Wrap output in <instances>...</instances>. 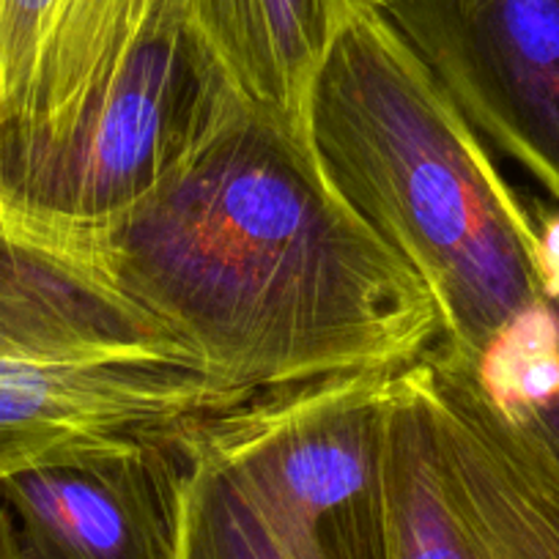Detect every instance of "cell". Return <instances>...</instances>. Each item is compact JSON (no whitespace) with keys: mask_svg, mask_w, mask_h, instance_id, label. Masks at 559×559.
Here are the masks:
<instances>
[{"mask_svg":"<svg viewBox=\"0 0 559 559\" xmlns=\"http://www.w3.org/2000/svg\"><path fill=\"white\" fill-rule=\"evenodd\" d=\"M559 308V305H557ZM521 426H530L532 431L537 433V437L543 439V442L548 444V448L554 450V455L559 459V395L554 397L548 406H543L540 412L532 414L530 419H524Z\"/></svg>","mask_w":559,"mask_h":559,"instance_id":"cell-14","label":"cell"},{"mask_svg":"<svg viewBox=\"0 0 559 559\" xmlns=\"http://www.w3.org/2000/svg\"><path fill=\"white\" fill-rule=\"evenodd\" d=\"M96 228L129 292L247 397L395 373L442 341L426 283L313 143L230 88L159 185Z\"/></svg>","mask_w":559,"mask_h":559,"instance_id":"cell-1","label":"cell"},{"mask_svg":"<svg viewBox=\"0 0 559 559\" xmlns=\"http://www.w3.org/2000/svg\"><path fill=\"white\" fill-rule=\"evenodd\" d=\"M386 0H190L187 28L245 105L310 138L316 80L343 31Z\"/></svg>","mask_w":559,"mask_h":559,"instance_id":"cell-10","label":"cell"},{"mask_svg":"<svg viewBox=\"0 0 559 559\" xmlns=\"http://www.w3.org/2000/svg\"><path fill=\"white\" fill-rule=\"evenodd\" d=\"M461 116L559 203V0H386Z\"/></svg>","mask_w":559,"mask_h":559,"instance_id":"cell-7","label":"cell"},{"mask_svg":"<svg viewBox=\"0 0 559 559\" xmlns=\"http://www.w3.org/2000/svg\"><path fill=\"white\" fill-rule=\"evenodd\" d=\"M252 401L195 359L0 352V480Z\"/></svg>","mask_w":559,"mask_h":559,"instance_id":"cell-6","label":"cell"},{"mask_svg":"<svg viewBox=\"0 0 559 559\" xmlns=\"http://www.w3.org/2000/svg\"><path fill=\"white\" fill-rule=\"evenodd\" d=\"M483 397L510 423H524L559 395V308L540 302L515 313L472 365Z\"/></svg>","mask_w":559,"mask_h":559,"instance_id":"cell-12","label":"cell"},{"mask_svg":"<svg viewBox=\"0 0 559 559\" xmlns=\"http://www.w3.org/2000/svg\"><path fill=\"white\" fill-rule=\"evenodd\" d=\"M185 428L3 477L20 559H181Z\"/></svg>","mask_w":559,"mask_h":559,"instance_id":"cell-8","label":"cell"},{"mask_svg":"<svg viewBox=\"0 0 559 559\" xmlns=\"http://www.w3.org/2000/svg\"><path fill=\"white\" fill-rule=\"evenodd\" d=\"M0 559H20L17 532H14L12 513H9L3 497H0Z\"/></svg>","mask_w":559,"mask_h":559,"instance_id":"cell-15","label":"cell"},{"mask_svg":"<svg viewBox=\"0 0 559 559\" xmlns=\"http://www.w3.org/2000/svg\"><path fill=\"white\" fill-rule=\"evenodd\" d=\"M181 3L0 0V154L67 138Z\"/></svg>","mask_w":559,"mask_h":559,"instance_id":"cell-9","label":"cell"},{"mask_svg":"<svg viewBox=\"0 0 559 559\" xmlns=\"http://www.w3.org/2000/svg\"><path fill=\"white\" fill-rule=\"evenodd\" d=\"M185 428L190 450L181 559H292L239 477Z\"/></svg>","mask_w":559,"mask_h":559,"instance_id":"cell-11","label":"cell"},{"mask_svg":"<svg viewBox=\"0 0 559 559\" xmlns=\"http://www.w3.org/2000/svg\"><path fill=\"white\" fill-rule=\"evenodd\" d=\"M390 376L263 392L192 426L195 442L250 491L292 559H386L379 406Z\"/></svg>","mask_w":559,"mask_h":559,"instance_id":"cell-4","label":"cell"},{"mask_svg":"<svg viewBox=\"0 0 559 559\" xmlns=\"http://www.w3.org/2000/svg\"><path fill=\"white\" fill-rule=\"evenodd\" d=\"M310 138L337 195L426 283L455 357L475 365L540 302L535 217L384 12L354 20L332 47Z\"/></svg>","mask_w":559,"mask_h":559,"instance_id":"cell-2","label":"cell"},{"mask_svg":"<svg viewBox=\"0 0 559 559\" xmlns=\"http://www.w3.org/2000/svg\"><path fill=\"white\" fill-rule=\"evenodd\" d=\"M386 559H559V459L442 343L379 406Z\"/></svg>","mask_w":559,"mask_h":559,"instance_id":"cell-3","label":"cell"},{"mask_svg":"<svg viewBox=\"0 0 559 559\" xmlns=\"http://www.w3.org/2000/svg\"><path fill=\"white\" fill-rule=\"evenodd\" d=\"M168 14L63 140L0 154V206L74 225L110 223L159 185L217 110L228 85Z\"/></svg>","mask_w":559,"mask_h":559,"instance_id":"cell-5","label":"cell"},{"mask_svg":"<svg viewBox=\"0 0 559 559\" xmlns=\"http://www.w3.org/2000/svg\"><path fill=\"white\" fill-rule=\"evenodd\" d=\"M535 217V272L540 297L559 305V206L540 209Z\"/></svg>","mask_w":559,"mask_h":559,"instance_id":"cell-13","label":"cell"},{"mask_svg":"<svg viewBox=\"0 0 559 559\" xmlns=\"http://www.w3.org/2000/svg\"><path fill=\"white\" fill-rule=\"evenodd\" d=\"M0 352H9V348H7V346H3V343H0Z\"/></svg>","mask_w":559,"mask_h":559,"instance_id":"cell-16","label":"cell"}]
</instances>
